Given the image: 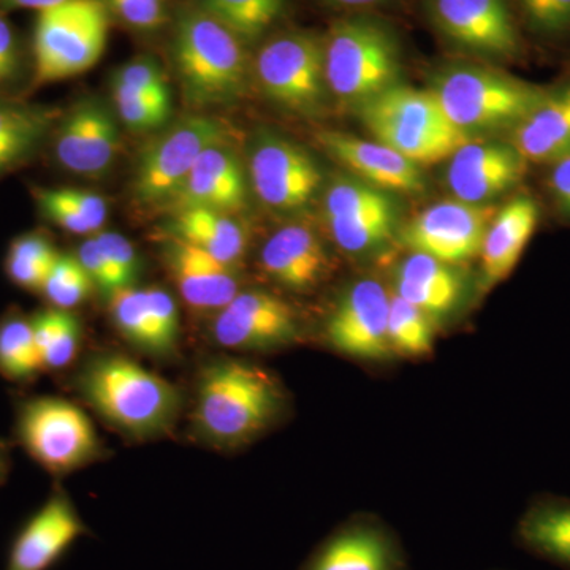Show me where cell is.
<instances>
[{
  "mask_svg": "<svg viewBox=\"0 0 570 570\" xmlns=\"http://www.w3.org/2000/svg\"><path fill=\"white\" fill-rule=\"evenodd\" d=\"M116 110L119 118L135 132L159 129L171 115L170 96H140L115 91Z\"/></svg>",
  "mask_w": 570,
  "mask_h": 570,
  "instance_id": "obj_36",
  "label": "cell"
},
{
  "mask_svg": "<svg viewBox=\"0 0 570 570\" xmlns=\"http://www.w3.org/2000/svg\"><path fill=\"white\" fill-rule=\"evenodd\" d=\"M333 6L348 7V9H363V7L381 6L390 0H326Z\"/></svg>",
  "mask_w": 570,
  "mask_h": 570,
  "instance_id": "obj_50",
  "label": "cell"
},
{
  "mask_svg": "<svg viewBox=\"0 0 570 570\" xmlns=\"http://www.w3.org/2000/svg\"><path fill=\"white\" fill-rule=\"evenodd\" d=\"M9 9H28L43 11L66 2V0H0Z\"/></svg>",
  "mask_w": 570,
  "mask_h": 570,
  "instance_id": "obj_49",
  "label": "cell"
},
{
  "mask_svg": "<svg viewBox=\"0 0 570 570\" xmlns=\"http://www.w3.org/2000/svg\"><path fill=\"white\" fill-rule=\"evenodd\" d=\"M77 389L105 422L137 441L168 433L183 406L176 385L121 354L89 360L78 373Z\"/></svg>",
  "mask_w": 570,
  "mask_h": 570,
  "instance_id": "obj_2",
  "label": "cell"
},
{
  "mask_svg": "<svg viewBox=\"0 0 570 570\" xmlns=\"http://www.w3.org/2000/svg\"><path fill=\"white\" fill-rule=\"evenodd\" d=\"M302 570H406V557L381 520L356 517L332 532Z\"/></svg>",
  "mask_w": 570,
  "mask_h": 570,
  "instance_id": "obj_17",
  "label": "cell"
},
{
  "mask_svg": "<svg viewBox=\"0 0 570 570\" xmlns=\"http://www.w3.org/2000/svg\"><path fill=\"white\" fill-rule=\"evenodd\" d=\"M112 324L127 343L146 354L157 356L151 314L145 288L124 287L110 295Z\"/></svg>",
  "mask_w": 570,
  "mask_h": 570,
  "instance_id": "obj_34",
  "label": "cell"
},
{
  "mask_svg": "<svg viewBox=\"0 0 570 570\" xmlns=\"http://www.w3.org/2000/svg\"><path fill=\"white\" fill-rule=\"evenodd\" d=\"M324 219L344 253H376L395 234L397 214L389 193L360 179L341 178L326 187Z\"/></svg>",
  "mask_w": 570,
  "mask_h": 570,
  "instance_id": "obj_11",
  "label": "cell"
},
{
  "mask_svg": "<svg viewBox=\"0 0 570 570\" xmlns=\"http://www.w3.org/2000/svg\"><path fill=\"white\" fill-rule=\"evenodd\" d=\"M510 145L527 164H553L570 154V85L546 91L510 129Z\"/></svg>",
  "mask_w": 570,
  "mask_h": 570,
  "instance_id": "obj_26",
  "label": "cell"
},
{
  "mask_svg": "<svg viewBox=\"0 0 570 570\" xmlns=\"http://www.w3.org/2000/svg\"><path fill=\"white\" fill-rule=\"evenodd\" d=\"M285 0H202V9L243 41L264 36L283 14Z\"/></svg>",
  "mask_w": 570,
  "mask_h": 570,
  "instance_id": "obj_31",
  "label": "cell"
},
{
  "mask_svg": "<svg viewBox=\"0 0 570 570\" xmlns=\"http://www.w3.org/2000/svg\"><path fill=\"white\" fill-rule=\"evenodd\" d=\"M284 407V390L264 366L238 358L214 360L197 377L194 430L214 448L235 449L275 425Z\"/></svg>",
  "mask_w": 570,
  "mask_h": 570,
  "instance_id": "obj_1",
  "label": "cell"
},
{
  "mask_svg": "<svg viewBox=\"0 0 570 570\" xmlns=\"http://www.w3.org/2000/svg\"><path fill=\"white\" fill-rule=\"evenodd\" d=\"M212 330L219 346L234 351H272L291 346L299 336L292 306L261 291H239L216 313Z\"/></svg>",
  "mask_w": 570,
  "mask_h": 570,
  "instance_id": "obj_15",
  "label": "cell"
},
{
  "mask_svg": "<svg viewBox=\"0 0 570 570\" xmlns=\"http://www.w3.org/2000/svg\"><path fill=\"white\" fill-rule=\"evenodd\" d=\"M426 9L438 32L463 50L494 59L520 55L508 0H428Z\"/></svg>",
  "mask_w": 570,
  "mask_h": 570,
  "instance_id": "obj_12",
  "label": "cell"
},
{
  "mask_svg": "<svg viewBox=\"0 0 570 570\" xmlns=\"http://www.w3.org/2000/svg\"><path fill=\"white\" fill-rule=\"evenodd\" d=\"M538 202L530 195H517L502 206L489 225L482 250V277L485 291L512 275L538 230Z\"/></svg>",
  "mask_w": 570,
  "mask_h": 570,
  "instance_id": "obj_24",
  "label": "cell"
},
{
  "mask_svg": "<svg viewBox=\"0 0 570 570\" xmlns=\"http://www.w3.org/2000/svg\"><path fill=\"white\" fill-rule=\"evenodd\" d=\"M493 219V209L461 200L441 202L417 214L401 232V243L411 253L438 258L444 264H463L482 250Z\"/></svg>",
  "mask_w": 570,
  "mask_h": 570,
  "instance_id": "obj_13",
  "label": "cell"
},
{
  "mask_svg": "<svg viewBox=\"0 0 570 570\" xmlns=\"http://www.w3.org/2000/svg\"><path fill=\"white\" fill-rule=\"evenodd\" d=\"M531 28L547 36L570 31V0H519Z\"/></svg>",
  "mask_w": 570,
  "mask_h": 570,
  "instance_id": "obj_41",
  "label": "cell"
},
{
  "mask_svg": "<svg viewBox=\"0 0 570 570\" xmlns=\"http://www.w3.org/2000/svg\"><path fill=\"white\" fill-rule=\"evenodd\" d=\"M81 344V326L70 311H58L55 336L43 356V370H62L69 366Z\"/></svg>",
  "mask_w": 570,
  "mask_h": 570,
  "instance_id": "obj_39",
  "label": "cell"
},
{
  "mask_svg": "<svg viewBox=\"0 0 570 570\" xmlns=\"http://www.w3.org/2000/svg\"><path fill=\"white\" fill-rule=\"evenodd\" d=\"M52 200L73 209L94 225L97 232L107 223V202L100 195L77 189H45Z\"/></svg>",
  "mask_w": 570,
  "mask_h": 570,
  "instance_id": "obj_43",
  "label": "cell"
},
{
  "mask_svg": "<svg viewBox=\"0 0 570 570\" xmlns=\"http://www.w3.org/2000/svg\"><path fill=\"white\" fill-rule=\"evenodd\" d=\"M249 170L255 194L275 209L302 208L322 184L321 168L311 154L279 137L255 142Z\"/></svg>",
  "mask_w": 570,
  "mask_h": 570,
  "instance_id": "obj_16",
  "label": "cell"
},
{
  "mask_svg": "<svg viewBox=\"0 0 570 570\" xmlns=\"http://www.w3.org/2000/svg\"><path fill=\"white\" fill-rule=\"evenodd\" d=\"M119 151V130L104 105L85 102L70 112L56 140V156L67 170L102 175Z\"/></svg>",
  "mask_w": 570,
  "mask_h": 570,
  "instance_id": "obj_23",
  "label": "cell"
},
{
  "mask_svg": "<svg viewBox=\"0 0 570 570\" xmlns=\"http://www.w3.org/2000/svg\"><path fill=\"white\" fill-rule=\"evenodd\" d=\"M326 91L341 104L360 108L401 78V50L384 22L344 18L324 39Z\"/></svg>",
  "mask_w": 570,
  "mask_h": 570,
  "instance_id": "obj_3",
  "label": "cell"
},
{
  "mask_svg": "<svg viewBox=\"0 0 570 570\" xmlns=\"http://www.w3.org/2000/svg\"><path fill=\"white\" fill-rule=\"evenodd\" d=\"M549 189L558 208L570 217V154L551 164Z\"/></svg>",
  "mask_w": 570,
  "mask_h": 570,
  "instance_id": "obj_48",
  "label": "cell"
},
{
  "mask_svg": "<svg viewBox=\"0 0 570 570\" xmlns=\"http://www.w3.org/2000/svg\"><path fill=\"white\" fill-rule=\"evenodd\" d=\"M434 318L396 294L390 295L389 341L393 355L425 356L433 352Z\"/></svg>",
  "mask_w": 570,
  "mask_h": 570,
  "instance_id": "obj_32",
  "label": "cell"
},
{
  "mask_svg": "<svg viewBox=\"0 0 570 570\" xmlns=\"http://www.w3.org/2000/svg\"><path fill=\"white\" fill-rule=\"evenodd\" d=\"M430 92L449 121L471 138L512 129L546 94L530 82L480 66H452L439 71Z\"/></svg>",
  "mask_w": 570,
  "mask_h": 570,
  "instance_id": "obj_6",
  "label": "cell"
},
{
  "mask_svg": "<svg viewBox=\"0 0 570 570\" xmlns=\"http://www.w3.org/2000/svg\"><path fill=\"white\" fill-rule=\"evenodd\" d=\"M51 121L50 111L0 104V174L37 148Z\"/></svg>",
  "mask_w": 570,
  "mask_h": 570,
  "instance_id": "obj_30",
  "label": "cell"
},
{
  "mask_svg": "<svg viewBox=\"0 0 570 570\" xmlns=\"http://www.w3.org/2000/svg\"><path fill=\"white\" fill-rule=\"evenodd\" d=\"M43 370L33 343L31 321L11 317L0 324V374L10 381H29Z\"/></svg>",
  "mask_w": 570,
  "mask_h": 570,
  "instance_id": "obj_33",
  "label": "cell"
},
{
  "mask_svg": "<svg viewBox=\"0 0 570 570\" xmlns=\"http://www.w3.org/2000/svg\"><path fill=\"white\" fill-rule=\"evenodd\" d=\"M3 471H6V460H3L2 452H0V478H2Z\"/></svg>",
  "mask_w": 570,
  "mask_h": 570,
  "instance_id": "obj_51",
  "label": "cell"
},
{
  "mask_svg": "<svg viewBox=\"0 0 570 570\" xmlns=\"http://www.w3.org/2000/svg\"><path fill=\"white\" fill-rule=\"evenodd\" d=\"M527 167L510 142L472 140L450 157L448 183L456 200L487 205L515 187Z\"/></svg>",
  "mask_w": 570,
  "mask_h": 570,
  "instance_id": "obj_18",
  "label": "cell"
},
{
  "mask_svg": "<svg viewBox=\"0 0 570 570\" xmlns=\"http://www.w3.org/2000/svg\"><path fill=\"white\" fill-rule=\"evenodd\" d=\"M145 295L151 314L157 356L174 355L179 341V313L175 298L157 285L145 288Z\"/></svg>",
  "mask_w": 570,
  "mask_h": 570,
  "instance_id": "obj_37",
  "label": "cell"
},
{
  "mask_svg": "<svg viewBox=\"0 0 570 570\" xmlns=\"http://www.w3.org/2000/svg\"><path fill=\"white\" fill-rule=\"evenodd\" d=\"M88 527L62 490L31 517L11 546L6 570H48L82 535Z\"/></svg>",
  "mask_w": 570,
  "mask_h": 570,
  "instance_id": "obj_19",
  "label": "cell"
},
{
  "mask_svg": "<svg viewBox=\"0 0 570 570\" xmlns=\"http://www.w3.org/2000/svg\"><path fill=\"white\" fill-rule=\"evenodd\" d=\"M94 288L96 285L82 268L77 255L59 254L41 294L58 309L70 311L71 307L81 305L92 294Z\"/></svg>",
  "mask_w": 570,
  "mask_h": 570,
  "instance_id": "obj_35",
  "label": "cell"
},
{
  "mask_svg": "<svg viewBox=\"0 0 570 570\" xmlns=\"http://www.w3.org/2000/svg\"><path fill=\"white\" fill-rule=\"evenodd\" d=\"M94 238L102 249L121 288L132 287L134 281L137 279L138 272H140V264H138L132 243L126 236L112 234V232L94 235Z\"/></svg>",
  "mask_w": 570,
  "mask_h": 570,
  "instance_id": "obj_40",
  "label": "cell"
},
{
  "mask_svg": "<svg viewBox=\"0 0 570 570\" xmlns=\"http://www.w3.org/2000/svg\"><path fill=\"white\" fill-rule=\"evenodd\" d=\"M168 234L213 255L224 265L236 268L247 250L245 227L232 214L216 209L193 208L174 213Z\"/></svg>",
  "mask_w": 570,
  "mask_h": 570,
  "instance_id": "obj_29",
  "label": "cell"
},
{
  "mask_svg": "<svg viewBox=\"0 0 570 570\" xmlns=\"http://www.w3.org/2000/svg\"><path fill=\"white\" fill-rule=\"evenodd\" d=\"M463 292V279L453 265L430 255L412 253L397 265L395 294L434 321L452 313Z\"/></svg>",
  "mask_w": 570,
  "mask_h": 570,
  "instance_id": "obj_27",
  "label": "cell"
},
{
  "mask_svg": "<svg viewBox=\"0 0 570 570\" xmlns=\"http://www.w3.org/2000/svg\"><path fill=\"white\" fill-rule=\"evenodd\" d=\"M223 126L206 116H189L146 146L134 179V194L145 205H167L198 157L223 141Z\"/></svg>",
  "mask_w": 570,
  "mask_h": 570,
  "instance_id": "obj_10",
  "label": "cell"
},
{
  "mask_svg": "<svg viewBox=\"0 0 570 570\" xmlns=\"http://www.w3.org/2000/svg\"><path fill=\"white\" fill-rule=\"evenodd\" d=\"M164 261L184 302L197 313H219L239 292L236 268L184 239L168 235Z\"/></svg>",
  "mask_w": 570,
  "mask_h": 570,
  "instance_id": "obj_21",
  "label": "cell"
},
{
  "mask_svg": "<svg viewBox=\"0 0 570 570\" xmlns=\"http://www.w3.org/2000/svg\"><path fill=\"white\" fill-rule=\"evenodd\" d=\"M246 205V181L242 165L223 141L209 146L186 176L167 206L171 213L206 208L227 214Z\"/></svg>",
  "mask_w": 570,
  "mask_h": 570,
  "instance_id": "obj_22",
  "label": "cell"
},
{
  "mask_svg": "<svg viewBox=\"0 0 570 570\" xmlns=\"http://www.w3.org/2000/svg\"><path fill=\"white\" fill-rule=\"evenodd\" d=\"M318 141L326 153L360 181L384 193L420 194L425 189L422 167L379 141L344 132H324Z\"/></svg>",
  "mask_w": 570,
  "mask_h": 570,
  "instance_id": "obj_20",
  "label": "cell"
},
{
  "mask_svg": "<svg viewBox=\"0 0 570 570\" xmlns=\"http://www.w3.org/2000/svg\"><path fill=\"white\" fill-rule=\"evenodd\" d=\"M266 275L296 292L309 291L324 279L330 258L318 236L303 224H291L269 236L262 247Z\"/></svg>",
  "mask_w": 570,
  "mask_h": 570,
  "instance_id": "obj_25",
  "label": "cell"
},
{
  "mask_svg": "<svg viewBox=\"0 0 570 570\" xmlns=\"http://www.w3.org/2000/svg\"><path fill=\"white\" fill-rule=\"evenodd\" d=\"M126 24L154 31L167 20V0H104Z\"/></svg>",
  "mask_w": 570,
  "mask_h": 570,
  "instance_id": "obj_42",
  "label": "cell"
},
{
  "mask_svg": "<svg viewBox=\"0 0 570 570\" xmlns=\"http://www.w3.org/2000/svg\"><path fill=\"white\" fill-rule=\"evenodd\" d=\"M77 258L88 276L91 277L96 288H100L108 295L115 294L116 291L121 288L94 236L82 243L80 249H78Z\"/></svg>",
  "mask_w": 570,
  "mask_h": 570,
  "instance_id": "obj_44",
  "label": "cell"
},
{
  "mask_svg": "<svg viewBox=\"0 0 570 570\" xmlns=\"http://www.w3.org/2000/svg\"><path fill=\"white\" fill-rule=\"evenodd\" d=\"M358 111L376 141L420 167L449 160L461 146L474 140L449 121L430 89L419 91L397 82Z\"/></svg>",
  "mask_w": 570,
  "mask_h": 570,
  "instance_id": "obj_5",
  "label": "cell"
},
{
  "mask_svg": "<svg viewBox=\"0 0 570 570\" xmlns=\"http://www.w3.org/2000/svg\"><path fill=\"white\" fill-rule=\"evenodd\" d=\"M112 89L140 96H170L167 78L151 58L137 59L116 71Z\"/></svg>",
  "mask_w": 570,
  "mask_h": 570,
  "instance_id": "obj_38",
  "label": "cell"
},
{
  "mask_svg": "<svg viewBox=\"0 0 570 570\" xmlns=\"http://www.w3.org/2000/svg\"><path fill=\"white\" fill-rule=\"evenodd\" d=\"M9 255L33 262H55L59 257L55 247L40 235H26L11 243Z\"/></svg>",
  "mask_w": 570,
  "mask_h": 570,
  "instance_id": "obj_47",
  "label": "cell"
},
{
  "mask_svg": "<svg viewBox=\"0 0 570 570\" xmlns=\"http://www.w3.org/2000/svg\"><path fill=\"white\" fill-rule=\"evenodd\" d=\"M20 71V51L9 22L0 17V85L9 82Z\"/></svg>",
  "mask_w": 570,
  "mask_h": 570,
  "instance_id": "obj_46",
  "label": "cell"
},
{
  "mask_svg": "<svg viewBox=\"0 0 570 570\" xmlns=\"http://www.w3.org/2000/svg\"><path fill=\"white\" fill-rule=\"evenodd\" d=\"M18 436L41 468L69 474L102 456V441L81 407L62 397H33L18 415Z\"/></svg>",
  "mask_w": 570,
  "mask_h": 570,
  "instance_id": "obj_8",
  "label": "cell"
},
{
  "mask_svg": "<svg viewBox=\"0 0 570 570\" xmlns=\"http://www.w3.org/2000/svg\"><path fill=\"white\" fill-rule=\"evenodd\" d=\"M56 261L33 262L7 255L6 268L14 284L20 285L26 291L41 292Z\"/></svg>",
  "mask_w": 570,
  "mask_h": 570,
  "instance_id": "obj_45",
  "label": "cell"
},
{
  "mask_svg": "<svg viewBox=\"0 0 570 570\" xmlns=\"http://www.w3.org/2000/svg\"><path fill=\"white\" fill-rule=\"evenodd\" d=\"M243 43L204 9L181 14L171 51L184 96L190 104L209 107L242 96L247 80Z\"/></svg>",
  "mask_w": 570,
  "mask_h": 570,
  "instance_id": "obj_4",
  "label": "cell"
},
{
  "mask_svg": "<svg viewBox=\"0 0 570 570\" xmlns=\"http://www.w3.org/2000/svg\"><path fill=\"white\" fill-rule=\"evenodd\" d=\"M108 7L104 0H66L40 11L33 33L36 82L47 85L92 69L107 47Z\"/></svg>",
  "mask_w": 570,
  "mask_h": 570,
  "instance_id": "obj_7",
  "label": "cell"
},
{
  "mask_svg": "<svg viewBox=\"0 0 570 570\" xmlns=\"http://www.w3.org/2000/svg\"><path fill=\"white\" fill-rule=\"evenodd\" d=\"M515 538L534 557L570 570V499H534L517 523Z\"/></svg>",
  "mask_w": 570,
  "mask_h": 570,
  "instance_id": "obj_28",
  "label": "cell"
},
{
  "mask_svg": "<svg viewBox=\"0 0 570 570\" xmlns=\"http://www.w3.org/2000/svg\"><path fill=\"white\" fill-rule=\"evenodd\" d=\"M255 75L266 96L288 110L313 115L324 104V39L291 32L269 40L255 59Z\"/></svg>",
  "mask_w": 570,
  "mask_h": 570,
  "instance_id": "obj_9",
  "label": "cell"
},
{
  "mask_svg": "<svg viewBox=\"0 0 570 570\" xmlns=\"http://www.w3.org/2000/svg\"><path fill=\"white\" fill-rule=\"evenodd\" d=\"M390 294L384 284L365 277L340 299L325 325L326 343L340 354L365 362L393 355L389 341Z\"/></svg>",
  "mask_w": 570,
  "mask_h": 570,
  "instance_id": "obj_14",
  "label": "cell"
}]
</instances>
